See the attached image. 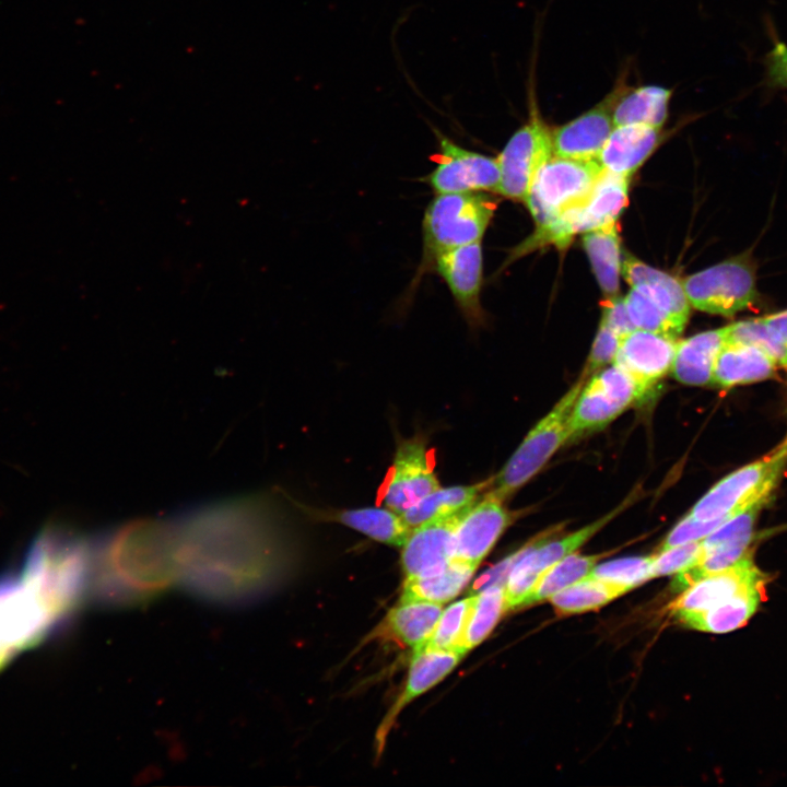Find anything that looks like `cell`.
<instances>
[{
  "mask_svg": "<svg viewBox=\"0 0 787 787\" xmlns=\"http://www.w3.org/2000/svg\"><path fill=\"white\" fill-rule=\"evenodd\" d=\"M280 500L271 493L211 503L173 517L178 582L219 604L245 606L270 594L292 562Z\"/></svg>",
  "mask_w": 787,
  "mask_h": 787,
  "instance_id": "cell-1",
  "label": "cell"
},
{
  "mask_svg": "<svg viewBox=\"0 0 787 787\" xmlns=\"http://www.w3.org/2000/svg\"><path fill=\"white\" fill-rule=\"evenodd\" d=\"M179 578L173 519L139 518L103 535L91 545L90 584L113 607L145 602Z\"/></svg>",
  "mask_w": 787,
  "mask_h": 787,
  "instance_id": "cell-2",
  "label": "cell"
},
{
  "mask_svg": "<svg viewBox=\"0 0 787 787\" xmlns=\"http://www.w3.org/2000/svg\"><path fill=\"white\" fill-rule=\"evenodd\" d=\"M91 545L46 530L26 557L22 578L39 596L55 621L70 613L90 584Z\"/></svg>",
  "mask_w": 787,
  "mask_h": 787,
  "instance_id": "cell-3",
  "label": "cell"
},
{
  "mask_svg": "<svg viewBox=\"0 0 787 787\" xmlns=\"http://www.w3.org/2000/svg\"><path fill=\"white\" fill-rule=\"evenodd\" d=\"M496 202L481 191L437 193L422 221L423 255L419 275L444 251L481 242Z\"/></svg>",
  "mask_w": 787,
  "mask_h": 787,
  "instance_id": "cell-4",
  "label": "cell"
},
{
  "mask_svg": "<svg viewBox=\"0 0 787 787\" xmlns=\"http://www.w3.org/2000/svg\"><path fill=\"white\" fill-rule=\"evenodd\" d=\"M585 383L586 378L582 376L552 410L531 428L501 471L492 477L489 488L491 492L506 501L533 478L554 453L571 438L572 410Z\"/></svg>",
  "mask_w": 787,
  "mask_h": 787,
  "instance_id": "cell-5",
  "label": "cell"
},
{
  "mask_svg": "<svg viewBox=\"0 0 787 787\" xmlns=\"http://www.w3.org/2000/svg\"><path fill=\"white\" fill-rule=\"evenodd\" d=\"M603 167L597 160H575L552 154L538 169L525 203L538 228L582 204Z\"/></svg>",
  "mask_w": 787,
  "mask_h": 787,
  "instance_id": "cell-6",
  "label": "cell"
},
{
  "mask_svg": "<svg viewBox=\"0 0 787 787\" xmlns=\"http://www.w3.org/2000/svg\"><path fill=\"white\" fill-rule=\"evenodd\" d=\"M787 465V442L773 453L718 481L692 507L691 517L714 520L731 517L766 491H774Z\"/></svg>",
  "mask_w": 787,
  "mask_h": 787,
  "instance_id": "cell-7",
  "label": "cell"
},
{
  "mask_svg": "<svg viewBox=\"0 0 787 787\" xmlns=\"http://www.w3.org/2000/svg\"><path fill=\"white\" fill-rule=\"evenodd\" d=\"M681 283L690 305L709 314L730 317L756 298L754 270L743 257L688 275Z\"/></svg>",
  "mask_w": 787,
  "mask_h": 787,
  "instance_id": "cell-8",
  "label": "cell"
},
{
  "mask_svg": "<svg viewBox=\"0 0 787 787\" xmlns=\"http://www.w3.org/2000/svg\"><path fill=\"white\" fill-rule=\"evenodd\" d=\"M647 392L623 368L613 364L585 383L573 407L571 438L601 428Z\"/></svg>",
  "mask_w": 787,
  "mask_h": 787,
  "instance_id": "cell-9",
  "label": "cell"
},
{
  "mask_svg": "<svg viewBox=\"0 0 787 787\" xmlns=\"http://www.w3.org/2000/svg\"><path fill=\"white\" fill-rule=\"evenodd\" d=\"M629 179L603 169L582 204L568 209L553 223L537 231L539 242L561 248L577 233L616 222L627 204Z\"/></svg>",
  "mask_w": 787,
  "mask_h": 787,
  "instance_id": "cell-10",
  "label": "cell"
},
{
  "mask_svg": "<svg viewBox=\"0 0 787 787\" xmlns=\"http://www.w3.org/2000/svg\"><path fill=\"white\" fill-rule=\"evenodd\" d=\"M531 108L528 121L515 131L497 157L500 183L495 191L522 202L538 169L553 154L551 129Z\"/></svg>",
  "mask_w": 787,
  "mask_h": 787,
  "instance_id": "cell-11",
  "label": "cell"
},
{
  "mask_svg": "<svg viewBox=\"0 0 787 787\" xmlns=\"http://www.w3.org/2000/svg\"><path fill=\"white\" fill-rule=\"evenodd\" d=\"M435 168L424 180L436 193L495 191L500 183L497 158L463 149L438 133Z\"/></svg>",
  "mask_w": 787,
  "mask_h": 787,
  "instance_id": "cell-12",
  "label": "cell"
},
{
  "mask_svg": "<svg viewBox=\"0 0 787 787\" xmlns=\"http://www.w3.org/2000/svg\"><path fill=\"white\" fill-rule=\"evenodd\" d=\"M439 486L426 438L401 439L383 492L384 506L401 515Z\"/></svg>",
  "mask_w": 787,
  "mask_h": 787,
  "instance_id": "cell-13",
  "label": "cell"
},
{
  "mask_svg": "<svg viewBox=\"0 0 787 787\" xmlns=\"http://www.w3.org/2000/svg\"><path fill=\"white\" fill-rule=\"evenodd\" d=\"M55 619L23 578H0V641L12 650L32 647Z\"/></svg>",
  "mask_w": 787,
  "mask_h": 787,
  "instance_id": "cell-14",
  "label": "cell"
},
{
  "mask_svg": "<svg viewBox=\"0 0 787 787\" xmlns=\"http://www.w3.org/2000/svg\"><path fill=\"white\" fill-rule=\"evenodd\" d=\"M512 521L505 501L488 489L459 521L451 560L478 567Z\"/></svg>",
  "mask_w": 787,
  "mask_h": 787,
  "instance_id": "cell-15",
  "label": "cell"
},
{
  "mask_svg": "<svg viewBox=\"0 0 787 787\" xmlns=\"http://www.w3.org/2000/svg\"><path fill=\"white\" fill-rule=\"evenodd\" d=\"M470 507L411 530L401 548L404 579L434 575L447 566L453 557L456 528Z\"/></svg>",
  "mask_w": 787,
  "mask_h": 787,
  "instance_id": "cell-16",
  "label": "cell"
},
{
  "mask_svg": "<svg viewBox=\"0 0 787 787\" xmlns=\"http://www.w3.org/2000/svg\"><path fill=\"white\" fill-rule=\"evenodd\" d=\"M771 579L754 563L752 550L733 565L702 577L678 596L669 606L672 615L694 613L717 606L742 589Z\"/></svg>",
  "mask_w": 787,
  "mask_h": 787,
  "instance_id": "cell-17",
  "label": "cell"
},
{
  "mask_svg": "<svg viewBox=\"0 0 787 787\" xmlns=\"http://www.w3.org/2000/svg\"><path fill=\"white\" fill-rule=\"evenodd\" d=\"M482 261L481 242H475L442 252L432 266L445 281L462 316L471 326L482 320Z\"/></svg>",
  "mask_w": 787,
  "mask_h": 787,
  "instance_id": "cell-18",
  "label": "cell"
},
{
  "mask_svg": "<svg viewBox=\"0 0 787 787\" xmlns=\"http://www.w3.org/2000/svg\"><path fill=\"white\" fill-rule=\"evenodd\" d=\"M677 344L674 338L634 329L620 339L613 364L648 392L671 369Z\"/></svg>",
  "mask_w": 787,
  "mask_h": 787,
  "instance_id": "cell-19",
  "label": "cell"
},
{
  "mask_svg": "<svg viewBox=\"0 0 787 787\" xmlns=\"http://www.w3.org/2000/svg\"><path fill=\"white\" fill-rule=\"evenodd\" d=\"M613 128L609 93L592 108L551 130L552 152L567 158L597 160Z\"/></svg>",
  "mask_w": 787,
  "mask_h": 787,
  "instance_id": "cell-20",
  "label": "cell"
},
{
  "mask_svg": "<svg viewBox=\"0 0 787 787\" xmlns=\"http://www.w3.org/2000/svg\"><path fill=\"white\" fill-rule=\"evenodd\" d=\"M463 656V653L450 650L413 653L404 689L384 717L376 732L378 753L381 752L386 738L400 712L415 697L422 695L447 677Z\"/></svg>",
  "mask_w": 787,
  "mask_h": 787,
  "instance_id": "cell-21",
  "label": "cell"
},
{
  "mask_svg": "<svg viewBox=\"0 0 787 787\" xmlns=\"http://www.w3.org/2000/svg\"><path fill=\"white\" fill-rule=\"evenodd\" d=\"M662 138L661 128L630 124L614 126L597 161L603 169L631 177Z\"/></svg>",
  "mask_w": 787,
  "mask_h": 787,
  "instance_id": "cell-22",
  "label": "cell"
},
{
  "mask_svg": "<svg viewBox=\"0 0 787 787\" xmlns=\"http://www.w3.org/2000/svg\"><path fill=\"white\" fill-rule=\"evenodd\" d=\"M442 611V603L399 600L373 632V637L393 641L415 650L431 636Z\"/></svg>",
  "mask_w": 787,
  "mask_h": 787,
  "instance_id": "cell-23",
  "label": "cell"
},
{
  "mask_svg": "<svg viewBox=\"0 0 787 787\" xmlns=\"http://www.w3.org/2000/svg\"><path fill=\"white\" fill-rule=\"evenodd\" d=\"M672 93L671 89L660 85L634 87L620 81L610 92L614 126L638 124L662 128Z\"/></svg>",
  "mask_w": 787,
  "mask_h": 787,
  "instance_id": "cell-24",
  "label": "cell"
},
{
  "mask_svg": "<svg viewBox=\"0 0 787 787\" xmlns=\"http://www.w3.org/2000/svg\"><path fill=\"white\" fill-rule=\"evenodd\" d=\"M621 275L632 289L648 296L680 321L688 322L691 305L681 281L629 254L621 261Z\"/></svg>",
  "mask_w": 787,
  "mask_h": 787,
  "instance_id": "cell-25",
  "label": "cell"
},
{
  "mask_svg": "<svg viewBox=\"0 0 787 787\" xmlns=\"http://www.w3.org/2000/svg\"><path fill=\"white\" fill-rule=\"evenodd\" d=\"M768 583L770 579L755 583L707 610L676 618L685 626L697 631L717 634L731 632L745 625L757 611L765 599Z\"/></svg>",
  "mask_w": 787,
  "mask_h": 787,
  "instance_id": "cell-26",
  "label": "cell"
},
{
  "mask_svg": "<svg viewBox=\"0 0 787 787\" xmlns=\"http://www.w3.org/2000/svg\"><path fill=\"white\" fill-rule=\"evenodd\" d=\"M777 363L762 349L747 343L725 342L713 366L712 384L729 388L766 379Z\"/></svg>",
  "mask_w": 787,
  "mask_h": 787,
  "instance_id": "cell-27",
  "label": "cell"
},
{
  "mask_svg": "<svg viewBox=\"0 0 787 787\" xmlns=\"http://www.w3.org/2000/svg\"><path fill=\"white\" fill-rule=\"evenodd\" d=\"M310 516L324 521L341 524L377 542L395 548H402L412 530L400 514L385 506L318 513L312 510Z\"/></svg>",
  "mask_w": 787,
  "mask_h": 787,
  "instance_id": "cell-28",
  "label": "cell"
},
{
  "mask_svg": "<svg viewBox=\"0 0 787 787\" xmlns=\"http://www.w3.org/2000/svg\"><path fill=\"white\" fill-rule=\"evenodd\" d=\"M726 342V327L678 341L671 366L673 377L685 385L712 384L715 359Z\"/></svg>",
  "mask_w": 787,
  "mask_h": 787,
  "instance_id": "cell-29",
  "label": "cell"
},
{
  "mask_svg": "<svg viewBox=\"0 0 787 787\" xmlns=\"http://www.w3.org/2000/svg\"><path fill=\"white\" fill-rule=\"evenodd\" d=\"M492 478L475 484L439 486L401 514L404 522L414 529L431 520L456 514L471 506L486 491Z\"/></svg>",
  "mask_w": 787,
  "mask_h": 787,
  "instance_id": "cell-30",
  "label": "cell"
},
{
  "mask_svg": "<svg viewBox=\"0 0 787 787\" xmlns=\"http://www.w3.org/2000/svg\"><path fill=\"white\" fill-rule=\"evenodd\" d=\"M583 246L602 292L618 295L622 259L616 222L585 232Z\"/></svg>",
  "mask_w": 787,
  "mask_h": 787,
  "instance_id": "cell-31",
  "label": "cell"
},
{
  "mask_svg": "<svg viewBox=\"0 0 787 787\" xmlns=\"http://www.w3.org/2000/svg\"><path fill=\"white\" fill-rule=\"evenodd\" d=\"M477 568L451 560L443 571L434 575L406 578L399 600H421L444 604L462 591Z\"/></svg>",
  "mask_w": 787,
  "mask_h": 787,
  "instance_id": "cell-32",
  "label": "cell"
},
{
  "mask_svg": "<svg viewBox=\"0 0 787 787\" xmlns=\"http://www.w3.org/2000/svg\"><path fill=\"white\" fill-rule=\"evenodd\" d=\"M603 554L572 553L544 569L525 598L521 608L549 599L560 590L585 578Z\"/></svg>",
  "mask_w": 787,
  "mask_h": 787,
  "instance_id": "cell-33",
  "label": "cell"
},
{
  "mask_svg": "<svg viewBox=\"0 0 787 787\" xmlns=\"http://www.w3.org/2000/svg\"><path fill=\"white\" fill-rule=\"evenodd\" d=\"M629 590L622 584L585 577L549 599L559 614H572L598 609Z\"/></svg>",
  "mask_w": 787,
  "mask_h": 787,
  "instance_id": "cell-34",
  "label": "cell"
},
{
  "mask_svg": "<svg viewBox=\"0 0 787 787\" xmlns=\"http://www.w3.org/2000/svg\"><path fill=\"white\" fill-rule=\"evenodd\" d=\"M505 613L504 586L489 585L473 596V602L463 635V649L468 653L482 643Z\"/></svg>",
  "mask_w": 787,
  "mask_h": 787,
  "instance_id": "cell-35",
  "label": "cell"
},
{
  "mask_svg": "<svg viewBox=\"0 0 787 787\" xmlns=\"http://www.w3.org/2000/svg\"><path fill=\"white\" fill-rule=\"evenodd\" d=\"M473 596L455 601L442 611V614L427 641L413 653L422 650H450L467 654L463 649V635Z\"/></svg>",
  "mask_w": 787,
  "mask_h": 787,
  "instance_id": "cell-36",
  "label": "cell"
},
{
  "mask_svg": "<svg viewBox=\"0 0 787 787\" xmlns=\"http://www.w3.org/2000/svg\"><path fill=\"white\" fill-rule=\"evenodd\" d=\"M624 302L630 319L636 329L678 339L686 326L635 289L629 291Z\"/></svg>",
  "mask_w": 787,
  "mask_h": 787,
  "instance_id": "cell-37",
  "label": "cell"
},
{
  "mask_svg": "<svg viewBox=\"0 0 787 787\" xmlns=\"http://www.w3.org/2000/svg\"><path fill=\"white\" fill-rule=\"evenodd\" d=\"M726 342L755 345L787 367V349L772 334L762 318L741 320L726 327Z\"/></svg>",
  "mask_w": 787,
  "mask_h": 787,
  "instance_id": "cell-38",
  "label": "cell"
},
{
  "mask_svg": "<svg viewBox=\"0 0 787 787\" xmlns=\"http://www.w3.org/2000/svg\"><path fill=\"white\" fill-rule=\"evenodd\" d=\"M653 557L633 556L604 562L595 566L586 577L622 584L632 589L650 578Z\"/></svg>",
  "mask_w": 787,
  "mask_h": 787,
  "instance_id": "cell-39",
  "label": "cell"
},
{
  "mask_svg": "<svg viewBox=\"0 0 787 787\" xmlns=\"http://www.w3.org/2000/svg\"><path fill=\"white\" fill-rule=\"evenodd\" d=\"M701 552V540L659 550L653 554L650 578L677 574L689 568L697 562Z\"/></svg>",
  "mask_w": 787,
  "mask_h": 787,
  "instance_id": "cell-40",
  "label": "cell"
},
{
  "mask_svg": "<svg viewBox=\"0 0 787 787\" xmlns=\"http://www.w3.org/2000/svg\"><path fill=\"white\" fill-rule=\"evenodd\" d=\"M730 517L714 520H697L690 515L681 519L668 533L659 550H665L688 542L700 541L713 532Z\"/></svg>",
  "mask_w": 787,
  "mask_h": 787,
  "instance_id": "cell-41",
  "label": "cell"
},
{
  "mask_svg": "<svg viewBox=\"0 0 787 787\" xmlns=\"http://www.w3.org/2000/svg\"><path fill=\"white\" fill-rule=\"evenodd\" d=\"M620 339L618 334L600 322L585 369L582 374L584 378L587 379L589 376L602 369L607 364L613 362Z\"/></svg>",
  "mask_w": 787,
  "mask_h": 787,
  "instance_id": "cell-42",
  "label": "cell"
},
{
  "mask_svg": "<svg viewBox=\"0 0 787 787\" xmlns=\"http://www.w3.org/2000/svg\"><path fill=\"white\" fill-rule=\"evenodd\" d=\"M762 63L763 84L771 90H787V44L776 40Z\"/></svg>",
  "mask_w": 787,
  "mask_h": 787,
  "instance_id": "cell-43",
  "label": "cell"
},
{
  "mask_svg": "<svg viewBox=\"0 0 787 787\" xmlns=\"http://www.w3.org/2000/svg\"><path fill=\"white\" fill-rule=\"evenodd\" d=\"M600 322L606 325L620 338L636 329L630 319L624 297L619 295L608 296L602 303Z\"/></svg>",
  "mask_w": 787,
  "mask_h": 787,
  "instance_id": "cell-44",
  "label": "cell"
},
{
  "mask_svg": "<svg viewBox=\"0 0 787 787\" xmlns=\"http://www.w3.org/2000/svg\"><path fill=\"white\" fill-rule=\"evenodd\" d=\"M772 334L787 349V310L762 317Z\"/></svg>",
  "mask_w": 787,
  "mask_h": 787,
  "instance_id": "cell-45",
  "label": "cell"
},
{
  "mask_svg": "<svg viewBox=\"0 0 787 787\" xmlns=\"http://www.w3.org/2000/svg\"><path fill=\"white\" fill-rule=\"evenodd\" d=\"M13 650L0 641V668L9 660Z\"/></svg>",
  "mask_w": 787,
  "mask_h": 787,
  "instance_id": "cell-46",
  "label": "cell"
},
{
  "mask_svg": "<svg viewBox=\"0 0 787 787\" xmlns=\"http://www.w3.org/2000/svg\"><path fill=\"white\" fill-rule=\"evenodd\" d=\"M785 441L787 442V436H786Z\"/></svg>",
  "mask_w": 787,
  "mask_h": 787,
  "instance_id": "cell-47",
  "label": "cell"
}]
</instances>
